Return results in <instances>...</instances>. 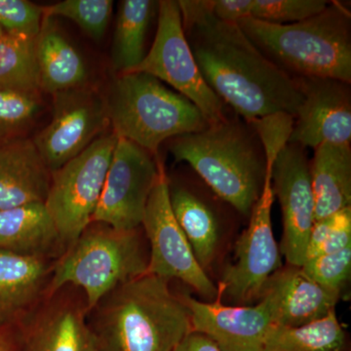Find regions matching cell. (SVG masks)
Returning <instances> with one entry per match:
<instances>
[{
    "instance_id": "30bf717a",
    "label": "cell",
    "mask_w": 351,
    "mask_h": 351,
    "mask_svg": "<svg viewBox=\"0 0 351 351\" xmlns=\"http://www.w3.org/2000/svg\"><path fill=\"white\" fill-rule=\"evenodd\" d=\"M142 226L149 243L147 272L168 281L178 279L193 288L203 301H215L218 288L200 267L173 213L169 179L161 159Z\"/></svg>"
},
{
    "instance_id": "d6a6232c",
    "label": "cell",
    "mask_w": 351,
    "mask_h": 351,
    "mask_svg": "<svg viewBox=\"0 0 351 351\" xmlns=\"http://www.w3.org/2000/svg\"><path fill=\"white\" fill-rule=\"evenodd\" d=\"M211 13L221 22L237 24L251 17L253 0H210Z\"/></svg>"
},
{
    "instance_id": "cb8c5ba5",
    "label": "cell",
    "mask_w": 351,
    "mask_h": 351,
    "mask_svg": "<svg viewBox=\"0 0 351 351\" xmlns=\"http://www.w3.org/2000/svg\"><path fill=\"white\" fill-rule=\"evenodd\" d=\"M157 10L158 2L152 0L120 2L112 49L113 68L119 75L130 73L144 60L147 31Z\"/></svg>"
},
{
    "instance_id": "ac0fdd59",
    "label": "cell",
    "mask_w": 351,
    "mask_h": 351,
    "mask_svg": "<svg viewBox=\"0 0 351 351\" xmlns=\"http://www.w3.org/2000/svg\"><path fill=\"white\" fill-rule=\"evenodd\" d=\"M278 293L276 325L301 327L324 318L341 300L339 291L307 277L302 267L287 265L269 279Z\"/></svg>"
},
{
    "instance_id": "f546056e",
    "label": "cell",
    "mask_w": 351,
    "mask_h": 351,
    "mask_svg": "<svg viewBox=\"0 0 351 351\" xmlns=\"http://www.w3.org/2000/svg\"><path fill=\"white\" fill-rule=\"evenodd\" d=\"M326 0H253L251 17L274 25H291L326 9Z\"/></svg>"
},
{
    "instance_id": "836d02e7",
    "label": "cell",
    "mask_w": 351,
    "mask_h": 351,
    "mask_svg": "<svg viewBox=\"0 0 351 351\" xmlns=\"http://www.w3.org/2000/svg\"><path fill=\"white\" fill-rule=\"evenodd\" d=\"M173 351H221L213 341L199 332H191Z\"/></svg>"
},
{
    "instance_id": "7c38bea8",
    "label": "cell",
    "mask_w": 351,
    "mask_h": 351,
    "mask_svg": "<svg viewBox=\"0 0 351 351\" xmlns=\"http://www.w3.org/2000/svg\"><path fill=\"white\" fill-rule=\"evenodd\" d=\"M50 123L34 138L51 173L80 156L110 126L107 103L85 86L53 95Z\"/></svg>"
},
{
    "instance_id": "7a4b0ae2",
    "label": "cell",
    "mask_w": 351,
    "mask_h": 351,
    "mask_svg": "<svg viewBox=\"0 0 351 351\" xmlns=\"http://www.w3.org/2000/svg\"><path fill=\"white\" fill-rule=\"evenodd\" d=\"M92 311L100 351H173L193 332L182 295L149 272L115 288Z\"/></svg>"
},
{
    "instance_id": "603a6c76",
    "label": "cell",
    "mask_w": 351,
    "mask_h": 351,
    "mask_svg": "<svg viewBox=\"0 0 351 351\" xmlns=\"http://www.w3.org/2000/svg\"><path fill=\"white\" fill-rule=\"evenodd\" d=\"M63 245L44 203L0 211V249L46 258Z\"/></svg>"
},
{
    "instance_id": "f1b7e54d",
    "label": "cell",
    "mask_w": 351,
    "mask_h": 351,
    "mask_svg": "<svg viewBox=\"0 0 351 351\" xmlns=\"http://www.w3.org/2000/svg\"><path fill=\"white\" fill-rule=\"evenodd\" d=\"M348 246H351V207L314 221L304 262L337 253Z\"/></svg>"
},
{
    "instance_id": "d590c367",
    "label": "cell",
    "mask_w": 351,
    "mask_h": 351,
    "mask_svg": "<svg viewBox=\"0 0 351 351\" xmlns=\"http://www.w3.org/2000/svg\"><path fill=\"white\" fill-rule=\"evenodd\" d=\"M5 36V34H4V32L2 31L1 29H0V38H1L2 36Z\"/></svg>"
},
{
    "instance_id": "d6986e66",
    "label": "cell",
    "mask_w": 351,
    "mask_h": 351,
    "mask_svg": "<svg viewBox=\"0 0 351 351\" xmlns=\"http://www.w3.org/2000/svg\"><path fill=\"white\" fill-rule=\"evenodd\" d=\"M49 274L47 258L0 249V326L17 324L38 301Z\"/></svg>"
},
{
    "instance_id": "277c9868",
    "label": "cell",
    "mask_w": 351,
    "mask_h": 351,
    "mask_svg": "<svg viewBox=\"0 0 351 351\" xmlns=\"http://www.w3.org/2000/svg\"><path fill=\"white\" fill-rule=\"evenodd\" d=\"M252 43L293 77L332 78L351 83V14L338 1L291 25L248 17L237 23Z\"/></svg>"
},
{
    "instance_id": "2e32d148",
    "label": "cell",
    "mask_w": 351,
    "mask_h": 351,
    "mask_svg": "<svg viewBox=\"0 0 351 351\" xmlns=\"http://www.w3.org/2000/svg\"><path fill=\"white\" fill-rule=\"evenodd\" d=\"M87 307L54 301L19 327L22 351H100L86 320Z\"/></svg>"
},
{
    "instance_id": "ba28073f",
    "label": "cell",
    "mask_w": 351,
    "mask_h": 351,
    "mask_svg": "<svg viewBox=\"0 0 351 351\" xmlns=\"http://www.w3.org/2000/svg\"><path fill=\"white\" fill-rule=\"evenodd\" d=\"M117 137L105 134L52 173L45 207L63 245H71L92 223Z\"/></svg>"
},
{
    "instance_id": "8fae6325",
    "label": "cell",
    "mask_w": 351,
    "mask_h": 351,
    "mask_svg": "<svg viewBox=\"0 0 351 351\" xmlns=\"http://www.w3.org/2000/svg\"><path fill=\"white\" fill-rule=\"evenodd\" d=\"M159 160L131 141L117 138L92 223L122 230L140 228L158 177Z\"/></svg>"
},
{
    "instance_id": "52a82bcc",
    "label": "cell",
    "mask_w": 351,
    "mask_h": 351,
    "mask_svg": "<svg viewBox=\"0 0 351 351\" xmlns=\"http://www.w3.org/2000/svg\"><path fill=\"white\" fill-rule=\"evenodd\" d=\"M257 130L267 157L262 193L252 210L248 226L235 244L232 262L223 269L217 286L221 302H230L232 306H248L258 301L270 277L283 267L272 230L271 174L277 154L288 143L290 127L282 120L269 119L261 122Z\"/></svg>"
},
{
    "instance_id": "ffe728a7",
    "label": "cell",
    "mask_w": 351,
    "mask_h": 351,
    "mask_svg": "<svg viewBox=\"0 0 351 351\" xmlns=\"http://www.w3.org/2000/svg\"><path fill=\"white\" fill-rule=\"evenodd\" d=\"M169 195L173 213L186 235L196 260L205 271L213 265L221 242L218 210L199 189L172 184Z\"/></svg>"
},
{
    "instance_id": "4316f807",
    "label": "cell",
    "mask_w": 351,
    "mask_h": 351,
    "mask_svg": "<svg viewBox=\"0 0 351 351\" xmlns=\"http://www.w3.org/2000/svg\"><path fill=\"white\" fill-rule=\"evenodd\" d=\"M40 92L0 88V145L22 138L43 110Z\"/></svg>"
},
{
    "instance_id": "3957f363",
    "label": "cell",
    "mask_w": 351,
    "mask_h": 351,
    "mask_svg": "<svg viewBox=\"0 0 351 351\" xmlns=\"http://www.w3.org/2000/svg\"><path fill=\"white\" fill-rule=\"evenodd\" d=\"M176 162L191 166L215 195L245 217L262 193L265 147L255 126L235 113L169 143Z\"/></svg>"
},
{
    "instance_id": "83f0119b",
    "label": "cell",
    "mask_w": 351,
    "mask_h": 351,
    "mask_svg": "<svg viewBox=\"0 0 351 351\" xmlns=\"http://www.w3.org/2000/svg\"><path fill=\"white\" fill-rule=\"evenodd\" d=\"M112 0H64L43 6L45 17H63L75 22L94 40H101L107 32L112 15Z\"/></svg>"
},
{
    "instance_id": "8992f818",
    "label": "cell",
    "mask_w": 351,
    "mask_h": 351,
    "mask_svg": "<svg viewBox=\"0 0 351 351\" xmlns=\"http://www.w3.org/2000/svg\"><path fill=\"white\" fill-rule=\"evenodd\" d=\"M149 257L138 228L91 223L55 265L46 294L53 297L68 285L82 288L92 311L115 288L147 274Z\"/></svg>"
},
{
    "instance_id": "484cf974",
    "label": "cell",
    "mask_w": 351,
    "mask_h": 351,
    "mask_svg": "<svg viewBox=\"0 0 351 351\" xmlns=\"http://www.w3.org/2000/svg\"><path fill=\"white\" fill-rule=\"evenodd\" d=\"M0 88L40 92L36 38L5 36L0 38Z\"/></svg>"
},
{
    "instance_id": "e0dca14e",
    "label": "cell",
    "mask_w": 351,
    "mask_h": 351,
    "mask_svg": "<svg viewBox=\"0 0 351 351\" xmlns=\"http://www.w3.org/2000/svg\"><path fill=\"white\" fill-rule=\"evenodd\" d=\"M51 180L52 173L31 138L0 145V211L45 203Z\"/></svg>"
},
{
    "instance_id": "6da1fadb",
    "label": "cell",
    "mask_w": 351,
    "mask_h": 351,
    "mask_svg": "<svg viewBox=\"0 0 351 351\" xmlns=\"http://www.w3.org/2000/svg\"><path fill=\"white\" fill-rule=\"evenodd\" d=\"M182 27L201 75L235 114L253 122L276 113L295 117L301 82L271 63L239 25L221 22L210 0H180Z\"/></svg>"
},
{
    "instance_id": "1f68e13d",
    "label": "cell",
    "mask_w": 351,
    "mask_h": 351,
    "mask_svg": "<svg viewBox=\"0 0 351 351\" xmlns=\"http://www.w3.org/2000/svg\"><path fill=\"white\" fill-rule=\"evenodd\" d=\"M302 271L316 283L343 293L351 274V246L306 261Z\"/></svg>"
},
{
    "instance_id": "e575fe53",
    "label": "cell",
    "mask_w": 351,
    "mask_h": 351,
    "mask_svg": "<svg viewBox=\"0 0 351 351\" xmlns=\"http://www.w3.org/2000/svg\"><path fill=\"white\" fill-rule=\"evenodd\" d=\"M0 351H22L20 330L17 324L0 326Z\"/></svg>"
},
{
    "instance_id": "9a60e30c",
    "label": "cell",
    "mask_w": 351,
    "mask_h": 351,
    "mask_svg": "<svg viewBox=\"0 0 351 351\" xmlns=\"http://www.w3.org/2000/svg\"><path fill=\"white\" fill-rule=\"evenodd\" d=\"M298 78L302 101L288 143L313 149L324 143L351 145L350 83L332 78Z\"/></svg>"
},
{
    "instance_id": "d4e9b609",
    "label": "cell",
    "mask_w": 351,
    "mask_h": 351,
    "mask_svg": "<svg viewBox=\"0 0 351 351\" xmlns=\"http://www.w3.org/2000/svg\"><path fill=\"white\" fill-rule=\"evenodd\" d=\"M263 351H350L336 311L301 327L272 325Z\"/></svg>"
},
{
    "instance_id": "4dcf8cb0",
    "label": "cell",
    "mask_w": 351,
    "mask_h": 351,
    "mask_svg": "<svg viewBox=\"0 0 351 351\" xmlns=\"http://www.w3.org/2000/svg\"><path fill=\"white\" fill-rule=\"evenodd\" d=\"M43 18V6L27 0H0V29L7 36L36 38Z\"/></svg>"
},
{
    "instance_id": "7402d4cb",
    "label": "cell",
    "mask_w": 351,
    "mask_h": 351,
    "mask_svg": "<svg viewBox=\"0 0 351 351\" xmlns=\"http://www.w3.org/2000/svg\"><path fill=\"white\" fill-rule=\"evenodd\" d=\"M315 221L351 207V145L324 143L309 161Z\"/></svg>"
},
{
    "instance_id": "9c48e42d",
    "label": "cell",
    "mask_w": 351,
    "mask_h": 351,
    "mask_svg": "<svg viewBox=\"0 0 351 351\" xmlns=\"http://www.w3.org/2000/svg\"><path fill=\"white\" fill-rule=\"evenodd\" d=\"M158 24L151 50L130 73H145L167 83L186 97L206 119L216 123L232 114L201 75L182 27L181 11L175 0L158 1Z\"/></svg>"
},
{
    "instance_id": "44dd1931",
    "label": "cell",
    "mask_w": 351,
    "mask_h": 351,
    "mask_svg": "<svg viewBox=\"0 0 351 351\" xmlns=\"http://www.w3.org/2000/svg\"><path fill=\"white\" fill-rule=\"evenodd\" d=\"M36 59L40 92L54 95L86 84L84 60L60 32L53 18L44 16L36 36Z\"/></svg>"
},
{
    "instance_id": "5bb4252c",
    "label": "cell",
    "mask_w": 351,
    "mask_h": 351,
    "mask_svg": "<svg viewBox=\"0 0 351 351\" xmlns=\"http://www.w3.org/2000/svg\"><path fill=\"white\" fill-rule=\"evenodd\" d=\"M272 189L282 211L280 252L287 265L301 267L306 261L309 233L315 221L309 160L306 149L287 143L272 166Z\"/></svg>"
},
{
    "instance_id": "4fadbf2b",
    "label": "cell",
    "mask_w": 351,
    "mask_h": 351,
    "mask_svg": "<svg viewBox=\"0 0 351 351\" xmlns=\"http://www.w3.org/2000/svg\"><path fill=\"white\" fill-rule=\"evenodd\" d=\"M191 314L193 331L204 335L221 351H263L276 324L278 293L269 281L256 304L232 306L217 295L213 302L182 295Z\"/></svg>"
},
{
    "instance_id": "5b68a950",
    "label": "cell",
    "mask_w": 351,
    "mask_h": 351,
    "mask_svg": "<svg viewBox=\"0 0 351 351\" xmlns=\"http://www.w3.org/2000/svg\"><path fill=\"white\" fill-rule=\"evenodd\" d=\"M106 103L112 133L156 157L165 141L208 126L204 115L186 97L145 73H120Z\"/></svg>"
}]
</instances>
